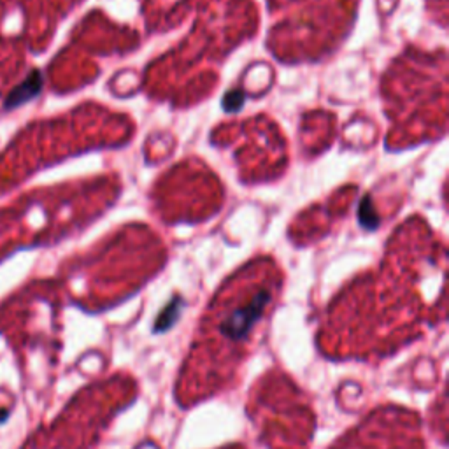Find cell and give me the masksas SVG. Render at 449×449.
<instances>
[{"instance_id":"277c9868","label":"cell","mask_w":449,"mask_h":449,"mask_svg":"<svg viewBox=\"0 0 449 449\" xmlns=\"http://www.w3.org/2000/svg\"><path fill=\"white\" fill-rule=\"evenodd\" d=\"M246 101V95L239 90H232L223 98V109L227 112H235L242 108Z\"/></svg>"},{"instance_id":"7a4b0ae2","label":"cell","mask_w":449,"mask_h":449,"mask_svg":"<svg viewBox=\"0 0 449 449\" xmlns=\"http://www.w3.org/2000/svg\"><path fill=\"white\" fill-rule=\"evenodd\" d=\"M41 87H43V78H41V74L37 71L32 72V76H30L22 87H18L13 91L11 98L8 101L9 108H15V105L22 104V102H27L32 97H36V95L39 94Z\"/></svg>"},{"instance_id":"6da1fadb","label":"cell","mask_w":449,"mask_h":449,"mask_svg":"<svg viewBox=\"0 0 449 449\" xmlns=\"http://www.w3.org/2000/svg\"><path fill=\"white\" fill-rule=\"evenodd\" d=\"M270 298L272 295L269 290H258L232 309L218 314L211 323V330L202 332V342L211 339V344H205L204 348H212L214 351L211 362H216V369H221V360L223 363L241 360L244 346L251 341L256 323L262 320Z\"/></svg>"},{"instance_id":"3957f363","label":"cell","mask_w":449,"mask_h":449,"mask_svg":"<svg viewBox=\"0 0 449 449\" xmlns=\"http://www.w3.org/2000/svg\"><path fill=\"white\" fill-rule=\"evenodd\" d=\"M360 221H362V225L365 228H369V230H374V228L378 227V214H376V211H374L372 207V202H370V197H365L362 200V204H360Z\"/></svg>"}]
</instances>
